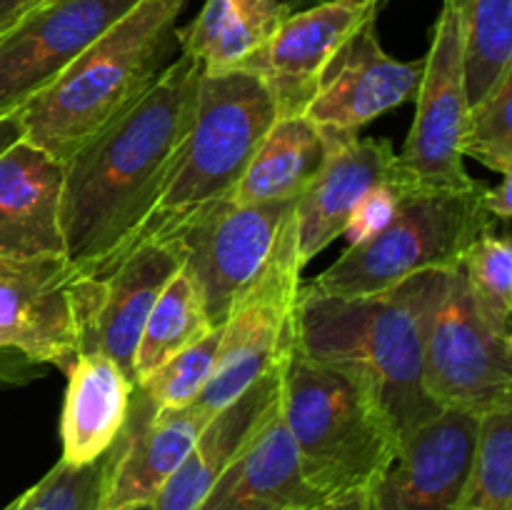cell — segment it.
Returning <instances> with one entry per match:
<instances>
[{
    "mask_svg": "<svg viewBox=\"0 0 512 510\" xmlns=\"http://www.w3.org/2000/svg\"><path fill=\"white\" fill-rule=\"evenodd\" d=\"M200 75L198 60L180 53L63 163V255L80 275L110 268L163 195L193 120Z\"/></svg>",
    "mask_w": 512,
    "mask_h": 510,
    "instance_id": "1",
    "label": "cell"
},
{
    "mask_svg": "<svg viewBox=\"0 0 512 510\" xmlns=\"http://www.w3.org/2000/svg\"><path fill=\"white\" fill-rule=\"evenodd\" d=\"M443 270L420 273L378 295L318 293L300 285L293 348L335 365L373 388L400 445L440 413L423 383V320Z\"/></svg>",
    "mask_w": 512,
    "mask_h": 510,
    "instance_id": "2",
    "label": "cell"
},
{
    "mask_svg": "<svg viewBox=\"0 0 512 510\" xmlns=\"http://www.w3.org/2000/svg\"><path fill=\"white\" fill-rule=\"evenodd\" d=\"M185 5L188 0H140L18 110L23 140L65 163L178 58Z\"/></svg>",
    "mask_w": 512,
    "mask_h": 510,
    "instance_id": "3",
    "label": "cell"
},
{
    "mask_svg": "<svg viewBox=\"0 0 512 510\" xmlns=\"http://www.w3.org/2000/svg\"><path fill=\"white\" fill-rule=\"evenodd\" d=\"M280 415L303 478L325 500L365 490L400 453V435L365 380L290 348Z\"/></svg>",
    "mask_w": 512,
    "mask_h": 510,
    "instance_id": "4",
    "label": "cell"
},
{
    "mask_svg": "<svg viewBox=\"0 0 512 510\" xmlns=\"http://www.w3.org/2000/svg\"><path fill=\"white\" fill-rule=\"evenodd\" d=\"M275 118V100L258 75L248 70L200 75L198 100L183 148L163 195L133 243L165 238L203 208L230 198Z\"/></svg>",
    "mask_w": 512,
    "mask_h": 510,
    "instance_id": "5",
    "label": "cell"
},
{
    "mask_svg": "<svg viewBox=\"0 0 512 510\" xmlns=\"http://www.w3.org/2000/svg\"><path fill=\"white\" fill-rule=\"evenodd\" d=\"M485 188H410L395 218L365 243L348 245L308 288L328 295H378L408 278L433 270H453L480 235L498 230L485 208Z\"/></svg>",
    "mask_w": 512,
    "mask_h": 510,
    "instance_id": "6",
    "label": "cell"
},
{
    "mask_svg": "<svg viewBox=\"0 0 512 510\" xmlns=\"http://www.w3.org/2000/svg\"><path fill=\"white\" fill-rule=\"evenodd\" d=\"M423 383L440 410L475 418L512 408V333L473 298L463 270H443L423 320Z\"/></svg>",
    "mask_w": 512,
    "mask_h": 510,
    "instance_id": "7",
    "label": "cell"
},
{
    "mask_svg": "<svg viewBox=\"0 0 512 510\" xmlns=\"http://www.w3.org/2000/svg\"><path fill=\"white\" fill-rule=\"evenodd\" d=\"M295 218L280 238L268 268L233 305L220 325L218 363L195 403L208 415L233 403L240 393L278 368L293 348L295 300L300 290Z\"/></svg>",
    "mask_w": 512,
    "mask_h": 510,
    "instance_id": "8",
    "label": "cell"
},
{
    "mask_svg": "<svg viewBox=\"0 0 512 510\" xmlns=\"http://www.w3.org/2000/svg\"><path fill=\"white\" fill-rule=\"evenodd\" d=\"M295 218V203L245 205L233 198L208 205L165 238L175 240L203 290L213 328L263 275L280 238Z\"/></svg>",
    "mask_w": 512,
    "mask_h": 510,
    "instance_id": "9",
    "label": "cell"
},
{
    "mask_svg": "<svg viewBox=\"0 0 512 510\" xmlns=\"http://www.w3.org/2000/svg\"><path fill=\"white\" fill-rule=\"evenodd\" d=\"M415 120L398 170L415 188L453 190L468 188L475 180L465 170L460 138L468 118L463 35L453 3L443 0L433 28L430 50L423 58V78L415 93Z\"/></svg>",
    "mask_w": 512,
    "mask_h": 510,
    "instance_id": "10",
    "label": "cell"
},
{
    "mask_svg": "<svg viewBox=\"0 0 512 510\" xmlns=\"http://www.w3.org/2000/svg\"><path fill=\"white\" fill-rule=\"evenodd\" d=\"M180 265L183 253L175 240L148 238L130 245L100 275H78V355H103L133 378L145 320Z\"/></svg>",
    "mask_w": 512,
    "mask_h": 510,
    "instance_id": "11",
    "label": "cell"
},
{
    "mask_svg": "<svg viewBox=\"0 0 512 510\" xmlns=\"http://www.w3.org/2000/svg\"><path fill=\"white\" fill-rule=\"evenodd\" d=\"M140 0H45L0 33V118L43 93Z\"/></svg>",
    "mask_w": 512,
    "mask_h": 510,
    "instance_id": "12",
    "label": "cell"
},
{
    "mask_svg": "<svg viewBox=\"0 0 512 510\" xmlns=\"http://www.w3.org/2000/svg\"><path fill=\"white\" fill-rule=\"evenodd\" d=\"M78 275L65 255L0 258V350L68 373L78 358Z\"/></svg>",
    "mask_w": 512,
    "mask_h": 510,
    "instance_id": "13",
    "label": "cell"
},
{
    "mask_svg": "<svg viewBox=\"0 0 512 510\" xmlns=\"http://www.w3.org/2000/svg\"><path fill=\"white\" fill-rule=\"evenodd\" d=\"M388 0H323L290 13L268 45L240 70L258 75L278 115H303L325 65L340 48L378 20Z\"/></svg>",
    "mask_w": 512,
    "mask_h": 510,
    "instance_id": "14",
    "label": "cell"
},
{
    "mask_svg": "<svg viewBox=\"0 0 512 510\" xmlns=\"http://www.w3.org/2000/svg\"><path fill=\"white\" fill-rule=\"evenodd\" d=\"M478 428L475 415L440 410L363 490L365 510H453L473 465Z\"/></svg>",
    "mask_w": 512,
    "mask_h": 510,
    "instance_id": "15",
    "label": "cell"
},
{
    "mask_svg": "<svg viewBox=\"0 0 512 510\" xmlns=\"http://www.w3.org/2000/svg\"><path fill=\"white\" fill-rule=\"evenodd\" d=\"M423 60L400 63L380 45L375 23L360 28L325 65L303 115L318 128L358 135L388 110L418 93Z\"/></svg>",
    "mask_w": 512,
    "mask_h": 510,
    "instance_id": "16",
    "label": "cell"
},
{
    "mask_svg": "<svg viewBox=\"0 0 512 510\" xmlns=\"http://www.w3.org/2000/svg\"><path fill=\"white\" fill-rule=\"evenodd\" d=\"M210 418L213 415L205 413L198 403L158 410L135 385L125 428L110 445V468L100 510L153 503Z\"/></svg>",
    "mask_w": 512,
    "mask_h": 510,
    "instance_id": "17",
    "label": "cell"
},
{
    "mask_svg": "<svg viewBox=\"0 0 512 510\" xmlns=\"http://www.w3.org/2000/svg\"><path fill=\"white\" fill-rule=\"evenodd\" d=\"M330 133V153L318 175L295 200V243L300 265H308L343 235L355 205L368 190L398 173V155L385 138Z\"/></svg>",
    "mask_w": 512,
    "mask_h": 510,
    "instance_id": "18",
    "label": "cell"
},
{
    "mask_svg": "<svg viewBox=\"0 0 512 510\" xmlns=\"http://www.w3.org/2000/svg\"><path fill=\"white\" fill-rule=\"evenodd\" d=\"M323 500L305 483L278 400L195 510H310Z\"/></svg>",
    "mask_w": 512,
    "mask_h": 510,
    "instance_id": "19",
    "label": "cell"
},
{
    "mask_svg": "<svg viewBox=\"0 0 512 510\" xmlns=\"http://www.w3.org/2000/svg\"><path fill=\"white\" fill-rule=\"evenodd\" d=\"M63 163L28 140L0 155V258L63 255Z\"/></svg>",
    "mask_w": 512,
    "mask_h": 510,
    "instance_id": "20",
    "label": "cell"
},
{
    "mask_svg": "<svg viewBox=\"0 0 512 510\" xmlns=\"http://www.w3.org/2000/svg\"><path fill=\"white\" fill-rule=\"evenodd\" d=\"M288 358V355H285ZM285 363V360H283ZM270 370L268 375L240 393L233 403L220 408L200 430L198 440L190 453L168 478V483L155 495V510H195L205 498L215 480L223 475L235 460V455L245 448L250 438L258 433L260 425L268 420L280 400V370Z\"/></svg>",
    "mask_w": 512,
    "mask_h": 510,
    "instance_id": "21",
    "label": "cell"
},
{
    "mask_svg": "<svg viewBox=\"0 0 512 510\" xmlns=\"http://www.w3.org/2000/svg\"><path fill=\"white\" fill-rule=\"evenodd\" d=\"M65 385L60 440L70 465H88L110 450L130 413L135 383L103 355H78Z\"/></svg>",
    "mask_w": 512,
    "mask_h": 510,
    "instance_id": "22",
    "label": "cell"
},
{
    "mask_svg": "<svg viewBox=\"0 0 512 510\" xmlns=\"http://www.w3.org/2000/svg\"><path fill=\"white\" fill-rule=\"evenodd\" d=\"M293 13L283 0H205L200 13L178 28L180 53L200 63L203 75L240 70L273 40Z\"/></svg>",
    "mask_w": 512,
    "mask_h": 510,
    "instance_id": "23",
    "label": "cell"
},
{
    "mask_svg": "<svg viewBox=\"0 0 512 510\" xmlns=\"http://www.w3.org/2000/svg\"><path fill=\"white\" fill-rule=\"evenodd\" d=\"M330 153V133L305 115H278L255 148L235 203H295Z\"/></svg>",
    "mask_w": 512,
    "mask_h": 510,
    "instance_id": "24",
    "label": "cell"
},
{
    "mask_svg": "<svg viewBox=\"0 0 512 510\" xmlns=\"http://www.w3.org/2000/svg\"><path fill=\"white\" fill-rule=\"evenodd\" d=\"M210 333L213 323L205 308L203 290L190 270L180 265L178 273L163 285L143 325L133 355V383H145L160 365Z\"/></svg>",
    "mask_w": 512,
    "mask_h": 510,
    "instance_id": "25",
    "label": "cell"
},
{
    "mask_svg": "<svg viewBox=\"0 0 512 510\" xmlns=\"http://www.w3.org/2000/svg\"><path fill=\"white\" fill-rule=\"evenodd\" d=\"M463 35L470 105L512 70V0H450Z\"/></svg>",
    "mask_w": 512,
    "mask_h": 510,
    "instance_id": "26",
    "label": "cell"
},
{
    "mask_svg": "<svg viewBox=\"0 0 512 510\" xmlns=\"http://www.w3.org/2000/svg\"><path fill=\"white\" fill-rule=\"evenodd\" d=\"M453 510H512V408L480 418L473 465Z\"/></svg>",
    "mask_w": 512,
    "mask_h": 510,
    "instance_id": "27",
    "label": "cell"
},
{
    "mask_svg": "<svg viewBox=\"0 0 512 510\" xmlns=\"http://www.w3.org/2000/svg\"><path fill=\"white\" fill-rule=\"evenodd\" d=\"M460 153L493 173L512 175V70L468 108Z\"/></svg>",
    "mask_w": 512,
    "mask_h": 510,
    "instance_id": "28",
    "label": "cell"
},
{
    "mask_svg": "<svg viewBox=\"0 0 512 510\" xmlns=\"http://www.w3.org/2000/svg\"><path fill=\"white\" fill-rule=\"evenodd\" d=\"M468 288L483 313L512 333V243L508 233L480 235L460 263Z\"/></svg>",
    "mask_w": 512,
    "mask_h": 510,
    "instance_id": "29",
    "label": "cell"
},
{
    "mask_svg": "<svg viewBox=\"0 0 512 510\" xmlns=\"http://www.w3.org/2000/svg\"><path fill=\"white\" fill-rule=\"evenodd\" d=\"M220 325L195 345L185 348L168 363L160 365L138 388L158 410H175L193 405L200 398L218 363Z\"/></svg>",
    "mask_w": 512,
    "mask_h": 510,
    "instance_id": "30",
    "label": "cell"
},
{
    "mask_svg": "<svg viewBox=\"0 0 512 510\" xmlns=\"http://www.w3.org/2000/svg\"><path fill=\"white\" fill-rule=\"evenodd\" d=\"M108 468L110 450L88 465L58 460L33 488L20 495V510H100Z\"/></svg>",
    "mask_w": 512,
    "mask_h": 510,
    "instance_id": "31",
    "label": "cell"
},
{
    "mask_svg": "<svg viewBox=\"0 0 512 510\" xmlns=\"http://www.w3.org/2000/svg\"><path fill=\"white\" fill-rule=\"evenodd\" d=\"M410 188H415V185L408 183V180L400 175V170L390 180L375 185V188L368 190V193L360 198V203L353 208L340 238H348V245H358L365 243L368 238H373V235H378L380 230L395 218L400 200H403V195L408 193Z\"/></svg>",
    "mask_w": 512,
    "mask_h": 510,
    "instance_id": "32",
    "label": "cell"
},
{
    "mask_svg": "<svg viewBox=\"0 0 512 510\" xmlns=\"http://www.w3.org/2000/svg\"><path fill=\"white\" fill-rule=\"evenodd\" d=\"M35 378H40V365L13 350H0V385H23Z\"/></svg>",
    "mask_w": 512,
    "mask_h": 510,
    "instance_id": "33",
    "label": "cell"
},
{
    "mask_svg": "<svg viewBox=\"0 0 512 510\" xmlns=\"http://www.w3.org/2000/svg\"><path fill=\"white\" fill-rule=\"evenodd\" d=\"M485 208L498 223L508 225L512 215V175H500V185L485 188Z\"/></svg>",
    "mask_w": 512,
    "mask_h": 510,
    "instance_id": "34",
    "label": "cell"
},
{
    "mask_svg": "<svg viewBox=\"0 0 512 510\" xmlns=\"http://www.w3.org/2000/svg\"><path fill=\"white\" fill-rule=\"evenodd\" d=\"M40 3H45V0H0V33H5L15 20L23 18Z\"/></svg>",
    "mask_w": 512,
    "mask_h": 510,
    "instance_id": "35",
    "label": "cell"
},
{
    "mask_svg": "<svg viewBox=\"0 0 512 510\" xmlns=\"http://www.w3.org/2000/svg\"><path fill=\"white\" fill-rule=\"evenodd\" d=\"M18 140H23V125H20V115L18 113L3 115V118H0V155H3L10 145L18 143Z\"/></svg>",
    "mask_w": 512,
    "mask_h": 510,
    "instance_id": "36",
    "label": "cell"
},
{
    "mask_svg": "<svg viewBox=\"0 0 512 510\" xmlns=\"http://www.w3.org/2000/svg\"><path fill=\"white\" fill-rule=\"evenodd\" d=\"M310 510H365V495H363V490H355V493L323 500V503L315 505V508H310Z\"/></svg>",
    "mask_w": 512,
    "mask_h": 510,
    "instance_id": "37",
    "label": "cell"
},
{
    "mask_svg": "<svg viewBox=\"0 0 512 510\" xmlns=\"http://www.w3.org/2000/svg\"><path fill=\"white\" fill-rule=\"evenodd\" d=\"M118 510H155L153 503H140V505H128V508H118Z\"/></svg>",
    "mask_w": 512,
    "mask_h": 510,
    "instance_id": "38",
    "label": "cell"
},
{
    "mask_svg": "<svg viewBox=\"0 0 512 510\" xmlns=\"http://www.w3.org/2000/svg\"><path fill=\"white\" fill-rule=\"evenodd\" d=\"M0 510H20V495L15 500H10V503L5 505V508H0Z\"/></svg>",
    "mask_w": 512,
    "mask_h": 510,
    "instance_id": "39",
    "label": "cell"
}]
</instances>
